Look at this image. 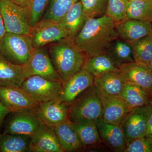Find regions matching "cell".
<instances>
[{
	"label": "cell",
	"instance_id": "1",
	"mask_svg": "<svg viewBox=\"0 0 152 152\" xmlns=\"http://www.w3.org/2000/svg\"><path fill=\"white\" fill-rule=\"evenodd\" d=\"M118 38L115 23L105 15L87 19L73 39L76 46L89 57L105 53L112 42Z\"/></svg>",
	"mask_w": 152,
	"mask_h": 152
},
{
	"label": "cell",
	"instance_id": "2",
	"mask_svg": "<svg viewBox=\"0 0 152 152\" xmlns=\"http://www.w3.org/2000/svg\"><path fill=\"white\" fill-rule=\"evenodd\" d=\"M48 50L53 65L64 83L83 69L87 56L68 38L49 45Z\"/></svg>",
	"mask_w": 152,
	"mask_h": 152
},
{
	"label": "cell",
	"instance_id": "3",
	"mask_svg": "<svg viewBox=\"0 0 152 152\" xmlns=\"http://www.w3.org/2000/svg\"><path fill=\"white\" fill-rule=\"evenodd\" d=\"M68 120L71 123H96L102 118L103 110L101 94L94 85L68 104Z\"/></svg>",
	"mask_w": 152,
	"mask_h": 152
},
{
	"label": "cell",
	"instance_id": "4",
	"mask_svg": "<svg viewBox=\"0 0 152 152\" xmlns=\"http://www.w3.org/2000/svg\"><path fill=\"white\" fill-rule=\"evenodd\" d=\"M34 50L30 34L7 32L0 42V54L17 65L27 62Z\"/></svg>",
	"mask_w": 152,
	"mask_h": 152
},
{
	"label": "cell",
	"instance_id": "5",
	"mask_svg": "<svg viewBox=\"0 0 152 152\" xmlns=\"http://www.w3.org/2000/svg\"><path fill=\"white\" fill-rule=\"evenodd\" d=\"M0 15L7 32L31 34L32 28L28 10L10 0H0Z\"/></svg>",
	"mask_w": 152,
	"mask_h": 152
},
{
	"label": "cell",
	"instance_id": "6",
	"mask_svg": "<svg viewBox=\"0 0 152 152\" xmlns=\"http://www.w3.org/2000/svg\"><path fill=\"white\" fill-rule=\"evenodd\" d=\"M62 86L61 81L34 75L25 79L21 88L31 97L40 103L59 99Z\"/></svg>",
	"mask_w": 152,
	"mask_h": 152
},
{
	"label": "cell",
	"instance_id": "7",
	"mask_svg": "<svg viewBox=\"0 0 152 152\" xmlns=\"http://www.w3.org/2000/svg\"><path fill=\"white\" fill-rule=\"evenodd\" d=\"M22 66L25 79L38 75L53 80L61 81L53 65L48 49L45 47L34 49L27 62Z\"/></svg>",
	"mask_w": 152,
	"mask_h": 152
},
{
	"label": "cell",
	"instance_id": "8",
	"mask_svg": "<svg viewBox=\"0 0 152 152\" xmlns=\"http://www.w3.org/2000/svg\"><path fill=\"white\" fill-rule=\"evenodd\" d=\"M42 124L34 111L23 110L10 113L6 121L3 133L31 137Z\"/></svg>",
	"mask_w": 152,
	"mask_h": 152
},
{
	"label": "cell",
	"instance_id": "9",
	"mask_svg": "<svg viewBox=\"0 0 152 152\" xmlns=\"http://www.w3.org/2000/svg\"><path fill=\"white\" fill-rule=\"evenodd\" d=\"M30 35L34 49L69 38L60 22L42 19L32 28Z\"/></svg>",
	"mask_w": 152,
	"mask_h": 152
},
{
	"label": "cell",
	"instance_id": "10",
	"mask_svg": "<svg viewBox=\"0 0 152 152\" xmlns=\"http://www.w3.org/2000/svg\"><path fill=\"white\" fill-rule=\"evenodd\" d=\"M152 111L151 104L130 110L120 125L127 142L145 135Z\"/></svg>",
	"mask_w": 152,
	"mask_h": 152
},
{
	"label": "cell",
	"instance_id": "11",
	"mask_svg": "<svg viewBox=\"0 0 152 152\" xmlns=\"http://www.w3.org/2000/svg\"><path fill=\"white\" fill-rule=\"evenodd\" d=\"M0 102L10 113L23 110L36 112L39 105L21 87L12 86L0 87Z\"/></svg>",
	"mask_w": 152,
	"mask_h": 152
},
{
	"label": "cell",
	"instance_id": "12",
	"mask_svg": "<svg viewBox=\"0 0 152 152\" xmlns=\"http://www.w3.org/2000/svg\"><path fill=\"white\" fill-rule=\"evenodd\" d=\"M36 113L42 124L54 128L68 120V104L59 99L40 103Z\"/></svg>",
	"mask_w": 152,
	"mask_h": 152
},
{
	"label": "cell",
	"instance_id": "13",
	"mask_svg": "<svg viewBox=\"0 0 152 152\" xmlns=\"http://www.w3.org/2000/svg\"><path fill=\"white\" fill-rule=\"evenodd\" d=\"M94 85V76L86 69H83L63 84L59 99L66 103L70 104Z\"/></svg>",
	"mask_w": 152,
	"mask_h": 152
},
{
	"label": "cell",
	"instance_id": "14",
	"mask_svg": "<svg viewBox=\"0 0 152 152\" xmlns=\"http://www.w3.org/2000/svg\"><path fill=\"white\" fill-rule=\"evenodd\" d=\"M96 124L102 143L114 152H124L127 141L121 126L106 122L102 118Z\"/></svg>",
	"mask_w": 152,
	"mask_h": 152
},
{
	"label": "cell",
	"instance_id": "15",
	"mask_svg": "<svg viewBox=\"0 0 152 152\" xmlns=\"http://www.w3.org/2000/svg\"><path fill=\"white\" fill-rule=\"evenodd\" d=\"M119 69L125 81L137 85L152 97V73L147 66L134 62L124 64Z\"/></svg>",
	"mask_w": 152,
	"mask_h": 152
},
{
	"label": "cell",
	"instance_id": "16",
	"mask_svg": "<svg viewBox=\"0 0 152 152\" xmlns=\"http://www.w3.org/2000/svg\"><path fill=\"white\" fill-rule=\"evenodd\" d=\"M31 152H64L54 128L42 124L31 137Z\"/></svg>",
	"mask_w": 152,
	"mask_h": 152
},
{
	"label": "cell",
	"instance_id": "17",
	"mask_svg": "<svg viewBox=\"0 0 152 152\" xmlns=\"http://www.w3.org/2000/svg\"><path fill=\"white\" fill-rule=\"evenodd\" d=\"M115 29L118 38L132 42L151 34L152 23L127 18L115 23Z\"/></svg>",
	"mask_w": 152,
	"mask_h": 152
},
{
	"label": "cell",
	"instance_id": "18",
	"mask_svg": "<svg viewBox=\"0 0 152 152\" xmlns=\"http://www.w3.org/2000/svg\"><path fill=\"white\" fill-rule=\"evenodd\" d=\"M102 118L106 122L120 126L129 111L127 104L120 96H104L101 94Z\"/></svg>",
	"mask_w": 152,
	"mask_h": 152
},
{
	"label": "cell",
	"instance_id": "19",
	"mask_svg": "<svg viewBox=\"0 0 152 152\" xmlns=\"http://www.w3.org/2000/svg\"><path fill=\"white\" fill-rule=\"evenodd\" d=\"M54 130L64 152H81L85 149L69 120L54 127Z\"/></svg>",
	"mask_w": 152,
	"mask_h": 152
},
{
	"label": "cell",
	"instance_id": "20",
	"mask_svg": "<svg viewBox=\"0 0 152 152\" xmlns=\"http://www.w3.org/2000/svg\"><path fill=\"white\" fill-rule=\"evenodd\" d=\"M125 83L120 71L94 77V86L103 96H120Z\"/></svg>",
	"mask_w": 152,
	"mask_h": 152
},
{
	"label": "cell",
	"instance_id": "21",
	"mask_svg": "<svg viewBox=\"0 0 152 152\" xmlns=\"http://www.w3.org/2000/svg\"><path fill=\"white\" fill-rule=\"evenodd\" d=\"M87 20L81 3L79 1L66 13L59 22L69 38H73L81 30Z\"/></svg>",
	"mask_w": 152,
	"mask_h": 152
},
{
	"label": "cell",
	"instance_id": "22",
	"mask_svg": "<svg viewBox=\"0 0 152 152\" xmlns=\"http://www.w3.org/2000/svg\"><path fill=\"white\" fill-rule=\"evenodd\" d=\"M24 80L22 66L11 63L0 54V87H21Z\"/></svg>",
	"mask_w": 152,
	"mask_h": 152
},
{
	"label": "cell",
	"instance_id": "23",
	"mask_svg": "<svg viewBox=\"0 0 152 152\" xmlns=\"http://www.w3.org/2000/svg\"><path fill=\"white\" fill-rule=\"evenodd\" d=\"M121 97L127 104L130 109L150 104L151 96L137 85L125 81Z\"/></svg>",
	"mask_w": 152,
	"mask_h": 152
},
{
	"label": "cell",
	"instance_id": "24",
	"mask_svg": "<svg viewBox=\"0 0 152 152\" xmlns=\"http://www.w3.org/2000/svg\"><path fill=\"white\" fill-rule=\"evenodd\" d=\"M83 69L88 72L94 77L107 73L119 71L106 52L87 57Z\"/></svg>",
	"mask_w": 152,
	"mask_h": 152
},
{
	"label": "cell",
	"instance_id": "25",
	"mask_svg": "<svg viewBox=\"0 0 152 152\" xmlns=\"http://www.w3.org/2000/svg\"><path fill=\"white\" fill-rule=\"evenodd\" d=\"M106 52L118 69L124 64L134 62L130 44L119 38L112 42Z\"/></svg>",
	"mask_w": 152,
	"mask_h": 152
},
{
	"label": "cell",
	"instance_id": "26",
	"mask_svg": "<svg viewBox=\"0 0 152 152\" xmlns=\"http://www.w3.org/2000/svg\"><path fill=\"white\" fill-rule=\"evenodd\" d=\"M71 124L77 134L85 150L88 148L102 145V142L100 138L96 123L86 122Z\"/></svg>",
	"mask_w": 152,
	"mask_h": 152
},
{
	"label": "cell",
	"instance_id": "27",
	"mask_svg": "<svg viewBox=\"0 0 152 152\" xmlns=\"http://www.w3.org/2000/svg\"><path fill=\"white\" fill-rule=\"evenodd\" d=\"M31 139L21 135L0 134V152H30Z\"/></svg>",
	"mask_w": 152,
	"mask_h": 152
},
{
	"label": "cell",
	"instance_id": "28",
	"mask_svg": "<svg viewBox=\"0 0 152 152\" xmlns=\"http://www.w3.org/2000/svg\"><path fill=\"white\" fill-rule=\"evenodd\" d=\"M129 42L135 62L147 66L152 59V34Z\"/></svg>",
	"mask_w": 152,
	"mask_h": 152
},
{
	"label": "cell",
	"instance_id": "29",
	"mask_svg": "<svg viewBox=\"0 0 152 152\" xmlns=\"http://www.w3.org/2000/svg\"><path fill=\"white\" fill-rule=\"evenodd\" d=\"M127 17L128 19L152 23V1L130 0Z\"/></svg>",
	"mask_w": 152,
	"mask_h": 152
},
{
	"label": "cell",
	"instance_id": "30",
	"mask_svg": "<svg viewBox=\"0 0 152 152\" xmlns=\"http://www.w3.org/2000/svg\"><path fill=\"white\" fill-rule=\"evenodd\" d=\"M79 1L50 0L48 10L42 19L59 22L66 13Z\"/></svg>",
	"mask_w": 152,
	"mask_h": 152
},
{
	"label": "cell",
	"instance_id": "31",
	"mask_svg": "<svg viewBox=\"0 0 152 152\" xmlns=\"http://www.w3.org/2000/svg\"><path fill=\"white\" fill-rule=\"evenodd\" d=\"M130 0H108L105 15L115 23L127 19V10Z\"/></svg>",
	"mask_w": 152,
	"mask_h": 152
},
{
	"label": "cell",
	"instance_id": "32",
	"mask_svg": "<svg viewBox=\"0 0 152 152\" xmlns=\"http://www.w3.org/2000/svg\"><path fill=\"white\" fill-rule=\"evenodd\" d=\"M87 19L105 15L108 0H80Z\"/></svg>",
	"mask_w": 152,
	"mask_h": 152
},
{
	"label": "cell",
	"instance_id": "33",
	"mask_svg": "<svg viewBox=\"0 0 152 152\" xmlns=\"http://www.w3.org/2000/svg\"><path fill=\"white\" fill-rule=\"evenodd\" d=\"M50 0H32L28 8L30 24L34 27L42 19Z\"/></svg>",
	"mask_w": 152,
	"mask_h": 152
},
{
	"label": "cell",
	"instance_id": "34",
	"mask_svg": "<svg viewBox=\"0 0 152 152\" xmlns=\"http://www.w3.org/2000/svg\"><path fill=\"white\" fill-rule=\"evenodd\" d=\"M123 152H152V139L144 135L131 140Z\"/></svg>",
	"mask_w": 152,
	"mask_h": 152
},
{
	"label": "cell",
	"instance_id": "35",
	"mask_svg": "<svg viewBox=\"0 0 152 152\" xmlns=\"http://www.w3.org/2000/svg\"><path fill=\"white\" fill-rule=\"evenodd\" d=\"M10 113V111L0 102V128L1 127L6 117Z\"/></svg>",
	"mask_w": 152,
	"mask_h": 152
},
{
	"label": "cell",
	"instance_id": "36",
	"mask_svg": "<svg viewBox=\"0 0 152 152\" xmlns=\"http://www.w3.org/2000/svg\"><path fill=\"white\" fill-rule=\"evenodd\" d=\"M145 135L148 136L152 139V111L148 120Z\"/></svg>",
	"mask_w": 152,
	"mask_h": 152
},
{
	"label": "cell",
	"instance_id": "37",
	"mask_svg": "<svg viewBox=\"0 0 152 152\" xmlns=\"http://www.w3.org/2000/svg\"><path fill=\"white\" fill-rule=\"evenodd\" d=\"M16 4L28 10L32 0H10Z\"/></svg>",
	"mask_w": 152,
	"mask_h": 152
},
{
	"label": "cell",
	"instance_id": "38",
	"mask_svg": "<svg viewBox=\"0 0 152 152\" xmlns=\"http://www.w3.org/2000/svg\"><path fill=\"white\" fill-rule=\"evenodd\" d=\"M7 33L4 24L0 15V42Z\"/></svg>",
	"mask_w": 152,
	"mask_h": 152
},
{
	"label": "cell",
	"instance_id": "39",
	"mask_svg": "<svg viewBox=\"0 0 152 152\" xmlns=\"http://www.w3.org/2000/svg\"><path fill=\"white\" fill-rule=\"evenodd\" d=\"M147 67L149 69L151 72L152 73V59L147 64Z\"/></svg>",
	"mask_w": 152,
	"mask_h": 152
},
{
	"label": "cell",
	"instance_id": "40",
	"mask_svg": "<svg viewBox=\"0 0 152 152\" xmlns=\"http://www.w3.org/2000/svg\"><path fill=\"white\" fill-rule=\"evenodd\" d=\"M150 104H151V106H152V96L151 97V103H150Z\"/></svg>",
	"mask_w": 152,
	"mask_h": 152
},
{
	"label": "cell",
	"instance_id": "41",
	"mask_svg": "<svg viewBox=\"0 0 152 152\" xmlns=\"http://www.w3.org/2000/svg\"><path fill=\"white\" fill-rule=\"evenodd\" d=\"M151 1H152V0H151Z\"/></svg>",
	"mask_w": 152,
	"mask_h": 152
}]
</instances>
